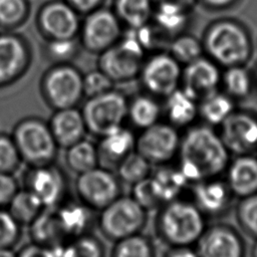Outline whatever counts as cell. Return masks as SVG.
<instances>
[{"label": "cell", "mask_w": 257, "mask_h": 257, "mask_svg": "<svg viewBox=\"0 0 257 257\" xmlns=\"http://www.w3.org/2000/svg\"><path fill=\"white\" fill-rule=\"evenodd\" d=\"M178 169L189 185L219 177L225 173L231 154L219 133L208 124L190 125L183 136L179 150Z\"/></svg>", "instance_id": "obj_1"}, {"label": "cell", "mask_w": 257, "mask_h": 257, "mask_svg": "<svg viewBox=\"0 0 257 257\" xmlns=\"http://www.w3.org/2000/svg\"><path fill=\"white\" fill-rule=\"evenodd\" d=\"M201 40L205 55L221 68L246 65L253 54V40L248 28L233 18L212 21Z\"/></svg>", "instance_id": "obj_2"}, {"label": "cell", "mask_w": 257, "mask_h": 257, "mask_svg": "<svg viewBox=\"0 0 257 257\" xmlns=\"http://www.w3.org/2000/svg\"><path fill=\"white\" fill-rule=\"evenodd\" d=\"M156 228L170 247L193 246L207 228L206 216L193 201L177 198L160 207Z\"/></svg>", "instance_id": "obj_3"}, {"label": "cell", "mask_w": 257, "mask_h": 257, "mask_svg": "<svg viewBox=\"0 0 257 257\" xmlns=\"http://www.w3.org/2000/svg\"><path fill=\"white\" fill-rule=\"evenodd\" d=\"M11 137L22 162L28 167L54 163L59 148L48 121L38 116L23 117L14 125Z\"/></svg>", "instance_id": "obj_4"}, {"label": "cell", "mask_w": 257, "mask_h": 257, "mask_svg": "<svg viewBox=\"0 0 257 257\" xmlns=\"http://www.w3.org/2000/svg\"><path fill=\"white\" fill-rule=\"evenodd\" d=\"M147 218L148 211L132 196L120 195L99 211L96 224L104 238L116 242L141 233Z\"/></svg>", "instance_id": "obj_5"}, {"label": "cell", "mask_w": 257, "mask_h": 257, "mask_svg": "<svg viewBox=\"0 0 257 257\" xmlns=\"http://www.w3.org/2000/svg\"><path fill=\"white\" fill-rule=\"evenodd\" d=\"M83 74L73 65L56 63L43 75L40 83L42 97L53 110L76 106L84 96Z\"/></svg>", "instance_id": "obj_6"}, {"label": "cell", "mask_w": 257, "mask_h": 257, "mask_svg": "<svg viewBox=\"0 0 257 257\" xmlns=\"http://www.w3.org/2000/svg\"><path fill=\"white\" fill-rule=\"evenodd\" d=\"M147 52L132 30L99 53L98 68L114 82H127L139 77Z\"/></svg>", "instance_id": "obj_7"}, {"label": "cell", "mask_w": 257, "mask_h": 257, "mask_svg": "<svg viewBox=\"0 0 257 257\" xmlns=\"http://www.w3.org/2000/svg\"><path fill=\"white\" fill-rule=\"evenodd\" d=\"M128 100L115 89L87 97L80 109L87 133L99 138L124 123L127 117Z\"/></svg>", "instance_id": "obj_8"}, {"label": "cell", "mask_w": 257, "mask_h": 257, "mask_svg": "<svg viewBox=\"0 0 257 257\" xmlns=\"http://www.w3.org/2000/svg\"><path fill=\"white\" fill-rule=\"evenodd\" d=\"M183 65L169 52L157 50L143 63L139 78L145 91L155 97H166L181 86Z\"/></svg>", "instance_id": "obj_9"}, {"label": "cell", "mask_w": 257, "mask_h": 257, "mask_svg": "<svg viewBox=\"0 0 257 257\" xmlns=\"http://www.w3.org/2000/svg\"><path fill=\"white\" fill-rule=\"evenodd\" d=\"M77 198L93 211H100L121 195V182L110 169L100 165L76 175Z\"/></svg>", "instance_id": "obj_10"}, {"label": "cell", "mask_w": 257, "mask_h": 257, "mask_svg": "<svg viewBox=\"0 0 257 257\" xmlns=\"http://www.w3.org/2000/svg\"><path fill=\"white\" fill-rule=\"evenodd\" d=\"M181 135L171 123L158 121L141 131L137 137L136 151L152 165H165L179 154Z\"/></svg>", "instance_id": "obj_11"}, {"label": "cell", "mask_w": 257, "mask_h": 257, "mask_svg": "<svg viewBox=\"0 0 257 257\" xmlns=\"http://www.w3.org/2000/svg\"><path fill=\"white\" fill-rule=\"evenodd\" d=\"M121 24L114 11L99 7L87 13L80 24V43L87 51L99 54L120 39Z\"/></svg>", "instance_id": "obj_12"}, {"label": "cell", "mask_w": 257, "mask_h": 257, "mask_svg": "<svg viewBox=\"0 0 257 257\" xmlns=\"http://www.w3.org/2000/svg\"><path fill=\"white\" fill-rule=\"evenodd\" d=\"M24 188L40 201L44 208H55L67 199L68 181L65 173L54 163L28 167Z\"/></svg>", "instance_id": "obj_13"}, {"label": "cell", "mask_w": 257, "mask_h": 257, "mask_svg": "<svg viewBox=\"0 0 257 257\" xmlns=\"http://www.w3.org/2000/svg\"><path fill=\"white\" fill-rule=\"evenodd\" d=\"M219 135L230 154H253L257 151V114L235 108L220 125Z\"/></svg>", "instance_id": "obj_14"}, {"label": "cell", "mask_w": 257, "mask_h": 257, "mask_svg": "<svg viewBox=\"0 0 257 257\" xmlns=\"http://www.w3.org/2000/svg\"><path fill=\"white\" fill-rule=\"evenodd\" d=\"M37 25L47 40L73 39L80 29L78 12L65 0L45 3L38 12Z\"/></svg>", "instance_id": "obj_15"}, {"label": "cell", "mask_w": 257, "mask_h": 257, "mask_svg": "<svg viewBox=\"0 0 257 257\" xmlns=\"http://www.w3.org/2000/svg\"><path fill=\"white\" fill-rule=\"evenodd\" d=\"M30 61V47L22 36L0 33V88L18 80L28 69Z\"/></svg>", "instance_id": "obj_16"}, {"label": "cell", "mask_w": 257, "mask_h": 257, "mask_svg": "<svg viewBox=\"0 0 257 257\" xmlns=\"http://www.w3.org/2000/svg\"><path fill=\"white\" fill-rule=\"evenodd\" d=\"M195 246L200 257H245L242 237L226 224L207 226Z\"/></svg>", "instance_id": "obj_17"}, {"label": "cell", "mask_w": 257, "mask_h": 257, "mask_svg": "<svg viewBox=\"0 0 257 257\" xmlns=\"http://www.w3.org/2000/svg\"><path fill=\"white\" fill-rule=\"evenodd\" d=\"M222 68L212 59L202 57L183 66L181 86L198 100L221 86Z\"/></svg>", "instance_id": "obj_18"}, {"label": "cell", "mask_w": 257, "mask_h": 257, "mask_svg": "<svg viewBox=\"0 0 257 257\" xmlns=\"http://www.w3.org/2000/svg\"><path fill=\"white\" fill-rule=\"evenodd\" d=\"M192 187L193 202L206 217L221 216L230 208L234 196L226 181L219 177L201 180Z\"/></svg>", "instance_id": "obj_19"}, {"label": "cell", "mask_w": 257, "mask_h": 257, "mask_svg": "<svg viewBox=\"0 0 257 257\" xmlns=\"http://www.w3.org/2000/svg\"><path fill=\"white\" fill-rule=\"evenodd\" d=\"M136 141L137 136L124 124L99 137L96 144L99 165L108 169L115 168L122 159L136 151Z\"/></svg>", "instance_id": "obj_20"}, {"label": "cell", "mask_w": 257, "mask_h": 257, "mask_svg": "<svg viewBox=\"0 0 257 257\" xmlns=\"http://www.w3.org/2000/svg\"><path fill=\"white\" fill-rule=\"evenodd\" d=\"M48 124L59 149L68 148L84 139L87 134L82 112L76 106L55 109Z\"/></svg>", "instance_id": "obj_21"}, {"label": "cell", "mask_w": 257, "mask_h": 257, "mask_svg": "<svg viewBox=\"0 0 257 257\" xmlns=\"http://www.w3.org/2000/svg\"><path fill=\"white\" fill-rule=\"evenodd\" d=\"M226 183L234 197L244 198L257 193V157L239 155L226 168Z\"/></svg>", "instance_id": "obj_22"}, {"label": "cell", "mask_w": 257, "mask_h": 257, "mask_svg": "<svg viewBox=\"0 0 257 257\" xmlns=\"http://www.w3.org/2000/svg\"><path fill=\"white\" fill-rule=\"evenodd\" d=\"M56 215L66 240L90 233L93 226V210L79 200L66 199L55 207Z\"/></svg>", "instance_id": "obj_23"}, {"label": "cell", "mask_w": 257, "mask_h": 257, "mask_svg": "<svg viewBox=\"0 0 257 257\" xmlns=\"http://www.w3.org/2000/svg\"><path fill=\"white\" fill-rule=\"evenodd\" d=\"M163 112L175 127H189L199 116V100L180 86L165 97Z\"/></svg>", "instance_id": "obj_24"}, {"label": "cell", "mask_w": 257, "mask_h": 257, "mask_svg": "<svg viewBox=\"0 0 257 257\" xmlns=\"http://www.w3.org/2000/svg\"><path fill=\"white\" fill-rule=\"evenodd\" d=\"M191 10L181 5L163 2L155 4L152 22L166 36L173 38L174 36L185 32L190 23Z\"/></svg>", "instance_id": "obj_25"}, {"label": "cell", "mask_w": 257, "mask_h": 257, "mask_svg": "<svg viewBox=\"0 0 257 257\" xmlns=\"http://www.w3.org/2000/svg\"><path fill=\"white\" fill-rule=\"evenodd\" d=\"M32 242L53 247L66 242L55 208H45L28 226Z\"/></svg>", "instance_id": "obj_26"}, {"label": "cell", "mask_w": 257, "mask_h": 257, "mask_svg": "<svg viewBox=\"0 0 257 257\" xmlns=\"http://www.w3.org/2000/svg\"><path fill=\"white\" fill-rule=\"evenodd\" d=\"M162 113L163 107L158 101V97L146 92L128 100L126 119L133 126L142 131L160 121Z\"/></svg>", "instance_id": "obj_27"}, {"label": "cell", "mask_w": 257, "mask_h": 257, "mask_svg": "<svg viewBox=\"0 0 257 257\" xmlns=\"http://www.w3.org/2000/svg\"><path fill=\"white\" fill-rule=\"evenodd\" d=\"M235 110V99L219 89L199 100V117L212 127L220 126Z\"/></svg>", "instance_id": "obj_28"}, {"label": "cell", "mask_w": 257, "mask_h": 257, "mask_svg": "<svg viewBox=\"0 0 257 257\" xmlns=\"http://www.w3.org/2000/svg\"><path fill=\"white\" fill-rule=\"evenodd\" d=\"M151 178L163 205L177 199L184 188L189 185L178 168H173L167 164L160 165L151 174Z\"/></svg>", "instance_id": "obj_29"}, {"label": "cell", "mask_w": 257, "mask_h": 257, "mask_svg": "<svg viewBox=\"0 0 257 257\" xmlns=\"http://www.w3.org/2000/svg\"><path fill=\"white\" fill-rule=\"evenodd\" d=\"M64 150L66 167L76 175L89 171L99 165L96 144L85 138Z\"/></svg>", "instance_id": "obj_30"}, {"label": "cell", "mask_w": 257, "mask_h": 257, "mask_svg": "<svg viewBox=\"0 0 257 257\" xmlns=\"http://www.w3.org/2000/svg\"><path fill=\"white\" fill-rule=\"evenodd\" d=\"M114 13L128 28L141 27L152 21L153 0H114Z\"/></svg>", "instance_id": "obj_31"}, {"label": "cell", "mask_w": 257, "mask_h": 257, "mask_svg": "<svg viewBox=\"0 0 257 257\" xmlns=\"http://www.w3.org/2000/svg\"><path fill=\"white\" fill-rule=\"evenodd\" d=\"M221 85L233 99H243L251 93L255 84L253 74L246 65H234L223 68Z\"/></svg>", "instance_id": "obj_32"}, {"label": "cell", "mask_w": 257, "mask_h": 257, "mask_svg": "<svg viewBox=\"0 0 257 257\" xmlns=\"http://www.w3.org/2000/svg\"><path fill=\"white\" fill-rule=\"evenodd\" d=\"M6 209L21 226H29L45 208L33 193L23 187L18 189Z\"/></svg>", "instance_id": "obj_33"}, {"label": "cell", "mask_w": 257, "mask_h": 257, "mask_svg": "<svg viewBox=\"0 0 257 257\" xmlns=\"http://www.w3.org/2000/svg\"><path fill=\"white\" fill-rule=\"evenodd\" d=\"M115 172L121 184L133 186L152 174V164L134 151L116 165Z\"/></svg>", "instance_id": "obj_34"}, {"label": "cell", "mask_w": 257, "mask_h": 257, "mask_svg": "<svg viewBox=\"0 0 257 257\" xmlns=\"http://www.w3.org/2000/svg\"><path fill=\"white\" fill-rule=\"evenodd\" d=\"M168 51L183 66L205 55L202 40L195 35L186 32L171 38Z\"/></svg>", "instance_id": "obj_35"}, {"label": "cell", "mask_w": 257, "mask_h": 257, "mask_svg": "<svg viewBox=\"0 0 257 257\" xmlns=\"http://www.w3.org/2000/svg\"><path fill=\"white\" fill-rule=\"evenodd\" d=\"M111 257H156V250L149 237L138 233L114 242Z\"/></svg>", "instance_id": "obj_36"}, {"label": "cell", "mask_w": 257, "mask_h": 257, "mask_svg": "<svg viewBox=\"0 0 257 257\" xmlns=\"http://www.w3.org/2000/svg\"><path fill=\"white\" fill-rule=\"evenodd\" d=\"M29 12L28 0H0V27L13 29L22 25Z\"/></svg>", "instance_id": "obj_37"}, {"label": "cell", "mask_w": 257, "mask_h": 257, "mask_svg": "<svg viewBox=\"0 0 257 257\" xmlns=\"http://www.w3.org/2000/svg\"><path fill=\"white\" fill-rule=\"evenodd\" d=\"M236 219L247 235L257 238V193L240 198L236 208Z\"/></svg>", "instance_id": "obj_38"}, {"label": "cell", "mask_w": 257, "mask_h": 257, "mask_svg": "<svg viewBox=\"0 0 257 257\" xmlns=\"http://www.w3.org/2000/svg\"><path fill=\"white\" fill-rule=\"evenodd\" d=\"M146 211L158 209L163 206V202L157 192L151 175L132 186L131 195Z\"/></svg>", "instance_id": "obj_39"}, {"label": "cell", "mask_w": 257, "mask_h": 257, "mask_svg": "<svg viewBox=\"0 0 257 257\" xmlns=\"http://www.w3.org/2000/svg\"><path fill=\"white\" fill-rule=\"evenodd\" d=\"M22 235V226L7 209H0V250L13 249Z\"/></svg>", "instance_id": "obj_40"}, {"label": "cell", "mask_w": 257, "mask_h": 257, "mask_svg": "<svg viewBox=\"0 0 257 257\" xmlns=\"http://www.w3.org/2000/svg\"><path fill=\"white\" fill-rule=\"evenodd\" d=\"M22 163L11 135L0 133V173L14 174Z\"/></svg>", "instance_id": "obj_41"}, {"label": "cell", "mask_w": 257, "mask_h": 257, "mask_svg": "<svg viewBox=\"0 0 257 257\" xmlns=\"http://www.w3.org/2000/svg\"><path fill=\"white\" fill-rule=\"evenodd\" d=\"M77 48L76 38L47 40L45 45L46 55L56 63L69 62L76 55Z\"/></svg>", "instance_id": "obj_42"}, {"label": "cell", "mask_w": 257, "mask_h": 257, "mask_svg": "<svg viewBox=\"0 0 257 257\" xmlns=\"http://www.w3.org/2000/svg\"><path fill=\"white\" fill-rule=\"evenodd\" d=\"M83 94L86 97H91L112 89L113 81L99 68L90 70L82 77Z\"/></svg>", "instance_id": "obj_43"}, {"label": "cell", "mask_w": 257, "mask_h": 257, "mask_svg": "<svg viewBox=\"0 0 257 257\" xmlns=\"http://www.w3.org/2000/svg\"><path fill=\"white\" fill-rule=\"evenodd\" d=\"M19 189L14 174L0 173V209H6Z\"/></svg>", "instance_id": "obj_44"}, {"label": "cell", "mask_w": 257, "mask_h": 257, "mask_svg": "<svg viewBox=\"0 0 257 257\" xmlns=\"http://www.w3.org/2000/svg\"><path fill=\"white\" fill-rule=\"evenodd\" d=\"M16 257H55V254L53 247L44 246L31 241L16 253Z\"/></svg>", "instance_id": "obj_45"}, {"label": "cell", "mask_w": 257, "mask_h": 257, "mask_svg": "<svg viewBox=\"0 0 257 257\" xmlns=\"http://www.w3.org/2000/svg\"><path fill=\"white\" fill-rule=\"evenodd\" d=\"M240 0H197L203 7L212 11H225L235 7Z\"/></svg>", "instance_id": "obj_46"}, {"label": "cell", "mask_w": 257, "mask_h": 257, "mask_svg": "<svg viewBox=\"0 0 257 257\" xmlns=\"http://www.w3.org/2000/svg\"><path fill=\"white\" fill-rule=\"evenodd\" d=\"M78 13L87 14L101 5L103 0H65Z\"/></svg>", "instance_id": "obj_47"}, {"label": "cell", "mask_w": 257, "mask_h": 257, "mask_svg": "<svg viewBox=\"0 0 257 257\" xmlns=\"http://www.w3.org/2000/svg\"><path fill=\"white\" fill-rule=\"evenodd\" d=\"M165 257H200L197 250L193 249L192 246L183 247H171Z\"/></svg>", "instance_id": "obj_48"}, {"label": "cell", "mask_w": 257, "mask_h": 257, "mask_svg": "<svg viewBox=\"0 0 257 257\" xmlns=\"http://www.w3.org/2000/svg\"><path fill=\"white\" fill-rule=\"evenodd\" d=\"M154 4L157 3H163V2H169V3H174L181 5L187 9L192 10V8L197 4V0H153Z\"/></svg>", "instance_id": "obj_49"}, {"label": "cell", "mask_w": 257, "mask_h": 257, "mask_svg": "<svg viewBox=\"0 0 257 257\" xmlns=\"http://www.w3.org/2000/svg\"><path fill=\"white\" fill-rule=\"evenodd\" d=\"M0 257H16V253L13 252V249L0 250Z\"/></svg>", "instance_id": "obj_50"}, {"label": "cell", "mask_w": 257, "mask_h": 257, "mask_svg": "<svg viewBox=\"0 0 257 257\" xmlns=\"http://www.w3.org/2000/svg\"><path fill=\"white\" fill-rule=\"evenodd\" d=\"M251 257H257V238H256V242L254 243V245H253V247H252Z\"/></svg>", "instance_id": "obj_51"}, {"label": "cell", "mask_w": 257, "mask_h": 257, "mask_svg": "<svg viewBox=\"0 0 257 257\" xmlns=\"http://www.w3.org/2000/svg\"><path fill=\"white\" fill-rule=\"evenodd\" d=\"M253 77H254V84L257 86V70H256L255 74H253Z\"/></svg>", "instance_id": "obj_52"}]
</instances>
